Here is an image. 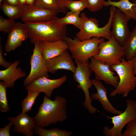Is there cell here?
<instances>
[{"mask_svg":"<svg viewBox=\"0 0 136 136\" xmlns=\"http://www.w3.org/2000/svg\"><path fill=\"white\" fill-rule=\"evenodd\" d=\"M67 102L66 99L62 96L56 95L53 100L44 95L43 102L33 117L37 126L47 127L65 120L68 117Z\"/></svg>","mask_w":136,"mask_h":136,"instance_id":"1","label":"cell"},{"mask_svg":"<svg viewBox=\"0 0 136 136\" xmlns=\"http://www.w3.org/2000/svg\"><path fill=\"white\" fill-rule=\"evenodd\" d=\"M57 18L43 22L24 23L31 43L64 40L66 37V26L58 23Z\"/></svg>","mask_w":136,"mask_h":136,"instance_id":"2","label":"cell"},{"mask_svg":"<svg viewBox=\"0 0 136 136\" xmlns=\"http://www.w3.org/2000/svg\"><path fill=\"white\" fill-rule=\"evenodd\" d=\"M116 8H110V16L107 24L104 27H100L98 20L94 18H88L85 13L80 14L81 24L79 31L76 34V38L82 41L93 37L104 38L109 40L111 37L112 23L113 15Z\"/></svg>","mask_w":136,"mask_h":136,"instance_id":"3","label":"cell"},{"mask_svg":"<svg viewBox=\"0 0 136 136\" xmlns=\"http://www.w3.org/2000/svg\"><path fill=\"white\" fill-rule=\"evenodd\" d=\"M110 67L117 74L119 81L117 86L110 93V96L113 97L122 94L123 97H127L136 87V76L134 72L132 59L127 60L124 57L120 63L112 65Z\"/></svg>","mask_w":136,"mask_h":136,"instance_id":"4","label":"cell"},{"mask_svg":"<svg viewBox=\"0 0 136 136\" xmlns=\"http://www.w3.org/2000/svg\"><path fill=\"white\" fill-rule=\"evenodd\" d=\"M104 38L93 37L80 41L66 37L64 40L68 46L73 58L81 63L89 62V60L96 55L99 52V45L105 41Z\"/></svg>","mask_w":136,"mask_h":136,"instance_id":"5","label":"cell"},{"mask_svg":"<svg viewBox=\"0 0 136 136\" xmlns=\"http://www.w3.org/2000/svg\"><path fill=\"white\" fill-rule=\"evenodd\" d=\"M77 66L73 77L78 83L77 87L83 90L85 98L83 105L90 114H94L97 111V108L94 107L91 103L93 99L90 96L89 89L93 85L90 78L92 71L90 69L89 62L81 63L75 61Z\"/></svg>","mask_w":136,"mask_h":136,"instance_id":"6","label":"cell"},{"mask_svg":"<svg viewBox=\"0 0 136 136\" xmlns=\"http://www.w3.org/2000/svg\"><path fill=\"white\" fill-rule=\"evenodd\" d=\"M126 107L124 112L112 117L107 116L111 120L113 124L111 128L104 127L103 134L106 136H122V131L124 126L136 118V101L131 99L126 100Z\"/></svg>","mask_w":136,"mask_h":136,"instance_id":"7","label":"cell"},{"mask_svg":"<svg viewBox=\"0 0 136 136\" xmlns=\"http://www.w3.org/2000/svg\"><path fill=\"white\" fill-rule=\"evenodd\" d=\"M98 48V53L93 57L110 66L120 63L124 57L123 46L112 36L108 41L100 43Z\"/></svg>","mask_w":136,"mask_h":136,"instance_id":"8","label":"cell"},{"mask_svg":"<svg viewBox=\"0 0 136 136\" xmlns=\"http://www.w3.org/2000/svg\"><path fill=\"white\" fill-rule=\"evenodd\" d=\"M34 44V48L30 59L31 70L29 74L23 81L24 86L40 77L45 76L49 78V77L46 60L41 52L40 42H36Z\"/></svg>","mask_w":136,"mask_h":136,"instance_id":"9","label":"cell"},{"mask_svg":"<svg viewBox=\"0 0 136 136\" xmlns=\"http://www.w3.org/2000/svg\"><path fill=\"white\" fill-rule=\"evenodd\" d=\"M43 76L33 80L25 86L27 92H39L44 93L49 98L51 97L53 90L59 88L67 79L65 75L56 79H50Z\"/></svg>","mask_w":136,"mask_h":136,"instance_id":"10","label":"cell"},{"mask_svg":"<svg viewBox=\"0 0 136 136\" xmlns=\"http://www.w3.org/2000/svg\"><path fill=\"white\" fill-rule=\"evenodd\" d=\"M89 65L94 73L95 79L103 81L106 84L111 85L115 88L117 86L119 81V77L111 70L110 65L93 57L90 58Z\"/></svg>","mask_w":136,"mask_h":136,"instance_id":"11","label":"cell"},{"mask_svg":"<svg viewBox=\"0 0 136 136\" xmlns=\"http://www.w3.org/2000/svg\"><path fill=\"white\" fill-rule=\"evenodd\" d=\"M129 21L125 15L116 8L113 18L111 35L122 46L130 32L128 24Z\"/></svg>","mask_w":136,"mask_h":136,"instance_id":"12","label":"cell"},{"mask_svg":"<svg viewBox=\"0 0 136 136\" xmlns=\"http://www.w3.org/2000/svg\"><path fill=\"white\" fill-rule=\"evenodd\" d=\"M72 56L67 50L58 56L46 60L48 72L54 74L58 70L63 69L70 71L73 73L75 72L76 66Z\"/></svg>","mask_w":136,"mask_h":136,"instance_id":"13","label":"cell"},{"mask_svg":"<svg viewBox=\"0 0 136 136\" xmlns=\"http://www.w3.org/2000/svg\"><path fill=\"white\" fill-rule=\"evenodd\" d=\"M8 119L14 126V132L26 136H32L35 133V129L37 126L35 121L33 117H29L27 113L22 111L16 116Z\"/></svg>","mask_w":136,"mask_h":136,"instance_id":"14","label":"cell"},{"mask_svg":"<svg viewBox=\"0 0 136 136\" xmlns=\"http://www.w3.org/2000/svg\"><path fill=\"white\" fill-rule=\"evenodd\" d=\"M58 13L55 10L34 6L28 7L21 18L24 23L43 22L55 18Z\"/></svg>","mask_w":136,"mask_h":136,"instance_id":"15","label":"cell"},{"mask_svg":"<svg viewBox=\"0 0 136 136\" xmlns=\"http://www.w3.org/2000/svg\"><path fill=\"white\" fill-rule=\"evenodd\" d=\"M28 38V32L24 24L17 23L14 28L9 34L5 46L6 52L8 53L15 50Z\"/></svg>","mask_w":136,"mask_h":136,"instance_id":"16","label":"cell"},{"mask_svg":"<svg viewBox=\"0 0 136 136\" xmlns=\"http://www.w3.org/2000/svg\"><path fill=\"white\" fill-rule=\"evenodd\" d=\"M92 84L97 91L91 95L93 100H98L100 103L104 110L108 112L115 115H118L122 112L115 108L110 102L107 97L108 90L100 81L95 79L91 80Z\"/></svg>","mask_w":136,"mask_h":136,"instance_id":"17","label":"cell"},{"mask_svg":"<svg viewBox=\"0 0 136 136\" xmlns=\"http://www.w3.org/2000/svg\"><path fill=\"white\" fill-rule=\"evenodd\" d=\"M20 61L16 60L8 68L0 71V81L4 82L7 88H12L18 79L25 77L26 72L17 66Z\"/></svg>","mask_w":136,"mask_h":136,"instance_id":"18","label":"cell"},{"mask_svg":"<svg viewBox=\"0 0 136 136\" xmlns=\"http://www.w3.org/2000/svg\"><path fill=\"white\" fill-rule=\"evenodd\" d=\"M39 42L41 52L45 60L56 56L68 49V45L64 40Z\"/></svg>","mask_w":136,"mask_h":136,"instance_id":"19","label":"cell"},{"mask_svg":"<svg viewBox=\"0 0 136 136\" xmlns=\"http://www.w3.org/2000/svg\"><path fill=\"white\" fill-rule=\"evenodd\" d=\"M109 6L118 9L129 21L132 19L136 21V2L132 3L129 0H119L117 1L108 0L106 1L105 6Z\"/></svg>","mask_w":136,"mask_h":136,"instance_id":"20","label":"cell"},{"mask_svg":"<svg viewBox=\"0 0 136 136\" xmlns=\"http://www.w3.org/2000/svg\"><path fill=\"white\" fill-rule=\"evenodd\" d=\"M0 7L9 19L13 20L21 18L28 7L26 4L21 6L12 5L4 2H2Z\"/></svg>","mask_w":136,"mask_h":136,"instance_id":"21","label":"cell"},{"mask_svg":"<svg viewBox=\"0 0 136 136\" xmlns=\"http://www.w3.org/2000/svg\"><path fill=\"white\" fill-rule=\"evenodd\" d=\"M123 47L126 59H132L136 54V26L130 32Z\"/></svg>","mask_w":136,"mask_h":136,"instance_id":"22","label":"cell"},{"mask_svg":"<svg viewBox=\"0 0 136 136\" xmlns=\"http://www.w3.org/2000/svg\"><path fill=\"white\" fill-rule=\"evenodd\" d=\"M35 133L39 136H71L72 134L70 131L56 128L46 129L38 126L35 128Z\"/></svg>","mask_w":136,"mask_h":136,"instance_id":"23","label":"cell"},{"mask_svg":"<svg viewBox=\"0 0 136 136\" xmlns=\"http://www.w3.org/2000/svg\"><path fill=\"white\" fill-rule=\"evenodd\" d=\"M79 15L70 11L67 12L64 17L57 18L56 21L59 24L66 26L69 24L74 25L79 29L81 24V20Z\"/></svg>","mask_w":136,"mask_h":136,"instance_id":"24","label":"cell"},{"mask_svg":"<svg viewBox=\"0 0 136 136\" xmlns=\"http://www.w3.org/2000/svg\"><path fill=\"white\" fill-rule=\"evenodd\" d=\"M28 92L27 96L21 103L22 111L26 113L31 110L36 99L41 93L39 92Z\"/></svg>","mask_w":136,"mask_h":136,"instance_id":"25","label":"cell"},{"mask_svg":"<svg viewBox=\"0 0 136 136\" xmlns=\"http://www.w3.org/2000/svg\"><path fill=\"white\" fill-rule=\"evenodd\" d=\"M66 7L70 11L80 15L81 11L87 8V4L85 0H69L66 3Z\"/></svg>","mask_w":136,"mask_h":136,"instance_id":"26","label":"cell"},{"mask_svg":"<svg viewBox=\"0 0 136 136\" xmlns=\"http://www.w3.org/2000/svg\"><path fill=\"white\" fill-rule=\"evenodd\" d=\"M7 87L4 82H0V110L2 112L10 110L7 97Z\"/></svg>","mask_w":136,"mask_h":136,"instance_id":"27","label":"cell"},{"mask_svg":"<svg viewBox=\"0 0 136 136\" xmlns=\"http://www.w3.org/2000/svg\"><path fill=\"white\" fill-rule=\"evenodd\" d=\"M34 6L60 12L57 0H36Z\"/></svg>","mask_w":136,"mask_h":136,"instance_id":"28","label":"cell"},{"mask_svg":"<svg viewBox=\"0 0 136 136\" xmlns=\"http://www.w3.org/2000/svg\"><path fill=\"white\" fill-rule=\"evenodd\" d=\"M16 24L14 20L6 19L0 16V30L1 31L9 34L14 28Z\"/></svg>","mask_w":136,"mask_h":136,"instance_id":"29","label":"cell"},{"mask_svg":"<svg viewBox=\"0 0 136 136\" xmlns=\"http://www.w3.org/2000/svg\"><path fill=\"white\" fill-rule=\"evenodd\" d=\"M87 4V8L91 12H95L101 10L105 6V0H85Z\"/></svg>","mask_w":136,"mask_h":136,"instance_id":"30","label":"cell"},{"mask_svg":"<svg viewBox=\"0 0 136 136\" xmlns=\"http://www.w3.org/2000/svg\"><path fill=\"white\" fill-rule=\"evenodd\" d=\"M122 136H136V118L128 123Z\"/></svg>","mask_w":136,"mask_h":136,"instance_id":"31","label":"cell"},{"mask_svg":"<svg viewBox=\"0 0 136 136\" xmlns=\"http://www.w3.org/2000/svg\"><path fill=\"white\" fill-rule=\"evenodd\" d=\"M11 62L7 61L4 59L3 55V48L2 43V38L0 37V65L4 68L7 69L12 64Z\"/></svg>","mask_w":136,"mask_h":136,"instance_id":"32","label":"cell"},{"mask_svg":"<svg viewBox=\"0 0 136 136\" xmlns=\"http://www.w3.org/2000/svg\"><path fill=\"white\" fill-rule=\"evenodd\" d=\"M13 124L10 122L5 127L0 129V136H10V131Z\"/></svg>","mask_w":136,"mask_h":136,"instance_id":"33","label":"cell"},{"mask_svg":"<svg viewBox=\"0 0 136 136\" xmlns=\"http://www.w3.org/2000/svg\"><path fill=\"white\" fill-rule=\"evenodd\" d=\"M69 0H57L58 7L60 12L65 13L67 9L66 7L67 2Z\"/></svg>","mask_w":136,"mask_h":136,"instance_id":"34","label":"cell"},{"mask_svg":"<svg viewBox=\"0 0 136 136\" xmlns=\"http://www.w3.org/2000/svg\"><path fill=\"white\" fill-rule=\"evenodd\" d=\"M3 2L10 5H19L18 0H3Z\"/></svg>","mask_w":136,"mask_h":136,"instance_id":"35","label":"cell"},{"mask_svg":"<svg viewBox=\"0 0 136 136\" xmlns=\"http://www.w3.org/2000/svg\"><path fill=\"white\" fill-rule=\"evenodd\" d=\"M36 0H26V4L28 7H31L34 6Z\"/></svg>","mask_w":136,"mask_h":136,"instance_id":"36","label":"cell"},{"mask_svg":"<svg viewBox=\"0 0 136 136\" xmlns=\"http://www.w3.org/2000/svg\"><path fill=\"white\" fill-rule=\"evenodd\" d=\"M133 61V69L134 74L136 75V54L132 59Z\"/></svg>","mask_w":136,"mask_h":136,"instance_id":"37","label":"cell"},{"mask_svg":"<svg viewBox=\"0 0 136 136\" xmlns=\"http://www.w3.org/2000/svg\"><path fill=\"white\" fill-rule=\"evenodd\" d=\"M19 5L21 6L26 4V0H18Z\"/></svg>","mask_w":136,"mask_h":136,"instance_id":"38","label":"cell"},{"mask_svg":"<svg viewBox=\"0 0 136 136\" xmlns=\"http://www.w3.org/2000/svg\"><path fill=\"white\" fill-rule=\"evenodd\" d=\"M3 2V0H0V6L2 4Z\"/></svg>","mask_w":136,"mask_h":136,"instance_id":"39","label":"cell"}]
</instances>
